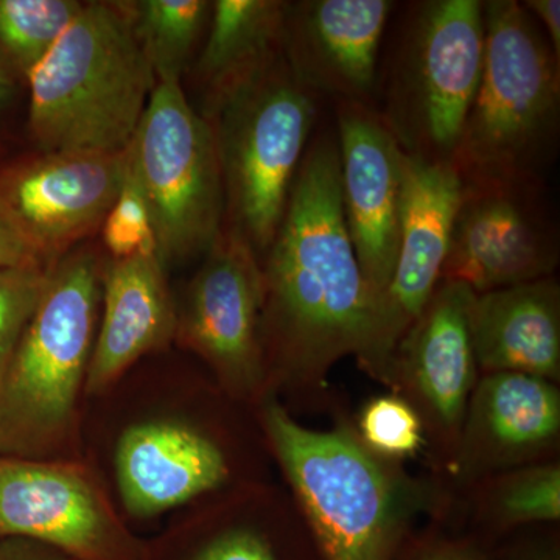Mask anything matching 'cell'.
<instances>
[{"instance_id": "cell-3", "label": "cell", "mask_w": 560, "mask_h": 560, "mask_svg": "<svg viewBox=\"0 0 560 560\" xmlns=\"http://www.w3.org/2000/svg\"><path fill=\"white\" fill-rule=\"evenodd\" d=\"M27 80L46 153L127 150L158 84L125 2L83 3Z\"/></svg>"}, {"instance_id": "cell-15", "label": "cell", "mask_w": 560, "mask_h": 560, "mask_svg": "<svg viewBox=\"0 0 560 560\" xmlns=\"http://www.w3.org/2000/svg\"><path fill=\"white\" fill-rule=\"evenodd\" d=\"M559 442L558 383L517 372L481 374L444 475L453 488H466L501 471L558 460Z\"/></svg>"}, {"instance_id": "cell-26", "label": "cell", "mask_w": 560, "mask_h": 560, "mask_svg": "<svg viewBox=\"0 0 560 560\" xmlns=\"http://www.w3.org/2000/svg\"><path fill=\"white\" fill-rule=\"evenodd\" d=\"M357 434L364 447L383 459L404 463L425 447L418 412L396 394L375 397L360 412Z\"/></svg>"}, {"instance_id": "cell-33", "label": "cell", "mask_w": 560, "mask_h": 560, "mask_svg": "<svg viewBox=\"0 0 560 560\" xmlns=\"http://www.w3.org/2000/svg\"><path fill=\"white\" fill-rule=\"evenodd\" d=\"M0 560H73L62 552L25 539H0Z\"/></svg>"}, {"instance_id": "cell-8", "label": "cell", "mask_w": 560, "mask_h": 560, "mask_svg": "<svg viewBox=\"0 0 560 560\" xmlns=\"http://www.w3.org/2000/svg\"><path fill=\"white\" fill-rule=\"evenodd\" d=\"M127 153L162 264L206 256L223 231V180L212 127L178 81H158Z\"/></svg>"}, {"instance_id": "cell-30", "label": "cell", "mask_w": 560, "mask_h": 560, "mask_svg": "<svg viewBox=\"0 0 560 560\" xmlns=\"http://www.w3.org/2000/svg\"><path fill=\"white\" fill-rule=\"evenodd\" d=\"M43 257L9 210L0 205V268L44 265Z\"/></svg>"}, {"instance_id": "cell-31", "label": "cell", "mask_w": 560, "mask_h": 560, "mask_svg": "<svg viewBox=\"0 0 560 560\" xmlns=\"http://www.w3.org/2000/svg\"><path fill=\"white\" fill-rule=\"evenodd\" d=\"M493 560H560L558 540L529 541L515 540L506 536L490 545Z\"/></svg>"}, {"instance_id": "cell-5", "label": "cell", "mask_w": 560, "mask_h": 560, "mask_svg": "<svg viewBox=\"0 0 560 560\" xmlns=\"http://www.w3.org/2000/svg\"><path fill=\"white\" fill-rule=\"evenodd\" d=\"M101 293L102 272L91 253L51 267L0 378V456L72 459Z\"/></svg>"}, {"instance_id": "cell-14", "label": "cell", "mask_w": 560, "mask_h": 560, "mask_svg": "<svg viewBox=\"0 0 560 560\" xmlns=\"http://www.w3.org/2000/svg\"><path fill=\"white\" fill-rule=\"evenodd\" d=\"M335 105L342 212L366 285L371 316L396 264L407 156L374 105Z\"/></svg>"}, {"instance_id": "cell-7", "label": "cell", "mask_w": 560, "mask_h": 560, "mask_svg": "<svg viewBox=\"0 0 560 560\" xmlns=\"http://www.w3.org/2000/svg\"><path fill=\"white\" fill-rule=\"evenodd\" d=\"M318 110V97L282 58L208 120L223 180V231L248 243L259 260L282 223Z\"/></svg>"}, {"instance_id": "cell-11", "label": "cell", "mask_w": 560, "mask_h": 560, "mask_svg": "<svg viewBox=\"0 0 560 560\" xmlns=\"http://www.w3.org/2000/svg\"><path fill=\"white\" fill-rule=\"evenodd\" d=\"M475 293L441 280L390 359L385 386L418 412L434 470H447L480 378L470 334Z\"/></svg>"}, {"instance_id": "cell-34", "label": "cell", "mask_w": 560, "mask_h": 560, "mask_svg": "<svg viewBox=\"0 0 560 560\" xmlns=\"http://www.w3.org/2000/svg\"><path fill=\"white\" fill-rule=\"evenodd\" d=\"M11 91H13V88H11L10 79L7 77V73L0 69V106L9 101Z\"/></svg>"}, {"instance_id": "cell-1", "label": "cell", "mask_w": 560, "mask_h": 560, "mask_svg": "<svg viewBox=\"0 0 560 560\" xmlns=\"http://www.w3.org/2000/svg\"><path fill=\"white\" fill-rule=\"evenodd\" d=\"M260 268L267 386L278 381L320 396L335 364L359 355L370 320V298L342 212L335 130L308 143Z\"/></svg>"}, {"instance_id": "cell-16", "label": "cell", "mask_w": 560, "mask_h": 560, "mask_svg": "<svg viewBox=\"0 0 560 560\" xmlns=\"http://www.w3.org/2000/svg\"><path fill=\"white\" fill-rule=\"evenodd\" d=\"M390 0L287 2L282 54L313 95L374 105Z\"/></svg>"}, {"instance_id": "cell-13", "label": "cell", "mask_w": 560, "mask_h": 560, "mask_svg": "<svg viewBox=\"0 0 560 560\" xmlns=\"http://www.w3.org/2000/svg\"><path fill=\"white\" fill-rule=\"evenodd\" d=\"M264 276L248 243L230 231L206 254L187 291L176 337L208 361L238 400H265Z\"/></svg>"}, {"instance_id": "cell-2", "label": "cell", "mask_w": 560, "mask_h": 560, "mask_svg": "<svg viewBox=\"0 0 560 560\" xmlns=\"http://www.w3.org/2000/svg\"><path fill=\"white\" fill-rule=\"evenodd\" d=\"M261 425L324 560H396L419 518L444 521L452 490L364 447L355 425H301L276 399Z\"/></svg>"}, {"instance_id": "cell-10", "label": "cell", "mask_w": 560, "mask_h": 560, "mask_svg": "<svg viewBox=\"0 0 560 560\" xmlns=\"http://www.w3.org/2000/svg\"><path fill=\"white\" fill-rule=\"evenodd\" d=\"M558 265L545 183L463 184L441 280L482 294L550 278Z\"/></svg>"}, {"instance_id": "cell-24", "label": "cell", "mask_w": 560, "mask_h": 560, "mask_svg": "<svg viewBox=\"0 0 560 560\" xmlns=\"http://www.w3.org/2000/svg\"><path fill=\"white\" fill-rule=\"evenodd\" d=\"M208 0H139L125 3L132 28L158 81H178L208 32Z\"/></svg>"}, {"instance_id": "cell-12", "label": "cell", "mask_w": 560, "mask_h": 560, "mask_svg": "<svg viewBox=\"0 0 560 560\" xmlns=\"http://www.w3.org/2000/svg\"><path fill=\"white\" fill-rule=\"evenodd\" d=\"M460 189L451 164L405 158L396 264L355 357L361 370L382 385L394 350L440 287Z\"/></svg>"}, {"instance_id": "cell-25", "label": "cell", "mask_w": 560, "mask_h": 560, "mask_svg": "<svg viewBox=\"0 0 560 560\" xmlns=\"http://www.w3.org/2000/svg\"><path fill=\"white\" fill-rule=\"evenodd\" d=\"M81 9L77 0H0V47L27 79Z\"/></svg>"}, {"instance_id": "cell-27", "label": "cell", "mask_w": 560, "mask_h": 560, "mask_svg": "<svg viewBox=\"0 0 560 560\" xmlns=\"http://www.w3.org/2000/svg\"><path fill=\"white\" fill-rule=\"evenodd\" d=\"M50 270L46 265L0 268V378L38 308Z\"/></svg>"}, {"instance_id": "cell-32", "label": "cell", "mask_w": 560, "mask_h": 560, "mask_svg": "<svg viewBox=\"0 0 560 560\" xmlns=\"http://www.w3.org/2000/svg\"><path fill=\"white\" fill-rule=\"evenodd\" d=\"M537 24L547 31L548 44L552 54L560 61V2L559 0H525L521 2Z\"/></svg>"}, {"instance_id": "cell-23", "label": "cell", "mask_w": 560, "mask_h": 560, "mask_svg": "<svg viewBox=\"0 0 560 560\" xmlns=\"http://www.w3.org/2000/svg\"><path fill=\"white\" fill-rule=\"evenodd\" d=\"M150 560H324L301 512L290 525L230 521L173 541L151 547Z\"/></svg>"}, {"instance_id": "cell-4", "label": "cell", "mask_w": 560, "mask_h": 560, "mask_svg": "<svg viewBox=\"0 0 560 560\" xmlns=\"http://www.w3.org/2000/svg\"><path fill=\"white\" fill-rule=\"evenodd\" d=\"M480 86L451 165L460 183H545L558 154L560 61L521 2H485Z\"/></svg>"}, {"instance_id": "cell-6", "label": "cell", "mask_w": 560, "mask_h": 560, "mask_svg": "<svg viewBox=\"0 0 560 560\" xmlns=\"http://www.w3.org/2000/svg\"><path fill=\"white\" fill-rule=\"evenodd\" d=\"M378 70L374 108L407 156L451 164L485 65V2H412Z\"/></svg>"}, {"instance_id": "cell-17", "label": "cell", "mask_w": 560, "mask_h": 560, "mask_svg": "<svg viewBox=\"0 0 560 560\" xmlns=\"http://www.w3.org/2000/svg\"><path fill=\"white\" fill-rule=\"evenodd\" d=\"M119 153H46L11 183L2 205L40 254H54L101 226L127 175Z\"/></svg>"}, {"instance_id": "cell-9", "label": "cell", "mask_w": 560, "mask_h": 560, "mask_svg": "<svg viewBox=\"0 0 560 560\" xmlns=\"http://www.w3.org/2000/svg\"><path fill=\"white\" fill-rule=\"evenodd\" d=\"M0 539L38 541L73 560H150L86 466L0 456Z\"/></svg>"}, {"instance_id": "cell-18", "label": "cell", "mask_w": 560, "mask_h": 560, "mask_svg": "<svg viewBox=\"0 0 560 560\" xmlns=\"http://www.w3.org/2000/svg\"><path fill=\"white\" fill-rule=\"evenodd\" d=\"M125 510L147 518L220 489L231 464L219 442L186 423L154 420L125 431L117 445Z\"/></svg>"}, {"instance_id": "cell-20", "label": "cell", "mask_w": 560, "mask_h": 560, "mask_svg": "<svg viewBox=\"0 0 560 560\" xmlns=\"http://www.w3.org/2000/svg\"><path fill=\"white\" fill-rule=\"evenodd\" d=\"M470 334L481 374L560 381V285L555 276L475 294Z\"/></svg>"}, {"instance_id": "cell-22", "label": "cell", "mask_w": 560, "mask_h": 560, "mask_svg": "<svg viewBox=\"0 0 560 560\" xmlns=\"http://www.w3.org/2000/svg\"><path fill=\"white\" fill-rule=\"evenodd\" d=\"M460 490L469 510L452 528L488 547L526 526L552 525L560 518L559 460L501 471Z\"/></svg>"}, {"instance_id": "cell-28", "label": "cell", "mask_w": 560, "mask_h": 560, "mask_svg": "<svg viewBox=\"0 0 560 560\" xmlns=\"http://www.w3.org/2000/svg\"><path fill=\"white\" fill-rule=\"evenodd\" d=\"M102 224L103 242L114 259H127L139 253H158L149 205L131 171L130 161L119 197Z\"/></svg>"}, {"instance_id": "cell-29", "label": "cell", "mask_w": 560, "mask_h": 560, "mask_svg": "<svg viewBox=\"0 0 560 560\" xmlns=\"http://www.w3.org/2000/svg\"><path fill=\"white\" fill-rule=\"evenodd\" d=\"M396 560H493L488 545L464 530L431 521L415 529L401 545Z\"/></svg>"}, {"instance_id": "cell-21", "label": "cell", "mask_w": 560, "mask_h": 560, "mask_svg": "<svg viewBox=\"0 0 560 560\" xmlns=\"http://www.w3.org/2000/svg\"><path fill=\"white\" fill-rule=\"evenodd\" d=\"M282 0H217L195 72L206 120L248 90L283 58Z\"/></svg>"}, {"instance_id": "cell-19", "label": "cell", "mask_w": 560, "mask_h": 560, "mask_svg": "<svg viewBox=\"0 0 560 560\" xmlns=\"http://www.w3.org/2000/svg\"><path fill=\"white\" fill-rule=\"evenodd\" d=\"M158 253L114 259L102 275L103 319L92 348L84 390L105 393L132 364L164 348L178 315Z\"/></svg>"}]
</instances>
